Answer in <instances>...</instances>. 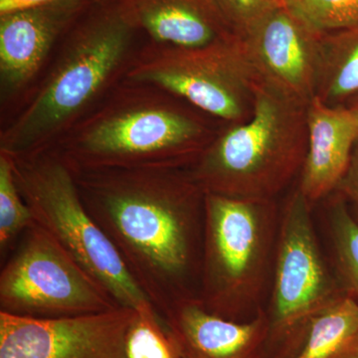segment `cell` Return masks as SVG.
<instances>
[{
    "instance_id": "obj_11",
    "label": "cell",
    "mask_w": 358,
    "mask_h": 358,
    "mask_svg": "<svg viewBox=\"0 0 358 358\" xmlns=\"http://www.w3.org/2000/svg\"><path fill=\"white\" fill-rule=\"evenodd\" d=\"M324 35L277 3L242 40L259 81L308 106L317 94Z\"/></svg>"
},
{
    "instance_id": "obj_24",
    "label": "cell",
    "mask_w": 358,
    "mask_h": 358,
    "mask_svg": "<svg viewBox=\"0 0 358 358\" xmlns=\"http://www.w3.org/2000/svg\"><path fill=\"white\" fill-rule=\"evenodd\" d=\"M58 0H0V15L52 3Z\"/></svg>"
},
{
    "instance_id": "obj_8",
    "label": "cell",
    "mask_w": 358,
    "mask_h": 358,
    "mask_svg": "<svg viewBox=\"0 0 358 358\" xmlns=\"http://www.w3.org/2000/svg\"><path fill=\"white\" fill-rule=\"evenodd\" d=\"M124 80L155 85L227 124L249 119L259 82L236 35L200 47L150 41L134 52Z\"/></svg>"
},
{
    "instance_id": "obj_19",
    "label": "cell",
    "mask_w": 358,
    "mask_h": 358,
    "mask_svg": "<svg viewBox=\"0 0 358 358\" xmlns=\"http://www.w3.org/2000/svg\"><path fill=\"white\" fill-rule=\"evenodd\" d=\"M14 178L13 160L0 152V254L1 262L17 244L28 228L34 224Z\"/></svg>"
},
{
    "instance_id": "obj_22",
    "label": "cell",
    "mask_w": 358,
    "mask_h": 358,
    "mask_svg": "<svg viewBox=\"0 0 358 358\" xmlns=\"http://www.w3.org/2000/svg\"><path fill=\"white\" fill-rule=\"evenodd\" d=\"M233 32L244 38L277 3L275 0H216Z\"/></svg>"
},
{
    "instance_id": "obj_12",
    "label": "cell",
    "mask_w": 358,
    "mask_h": 358,
    "mask_svg": "<svg viewBox=\"0 0 358 358\" xmlns=\"http://www.w3.org/2000/svg\"><path fill=\"white\" fill-rule=\"evenodd\" d=\"M93 4L92 0H58L0 15L2 108L25 91L28 94L54 47Z\"/></svg>"
},
{
    "instance_id": "obj_1",
    "label": "cell",
    "mask_w": 358,
    "mask_h": 358,
    "mask_svg": "<svg viewBox=\"0 0 358 358\" xmlns=\"http://www.w3.org/2000/svg\"><path fill=\"white\" fill-rule=\"evenodd\" d=\"M72 169L85 208L159 317L199 300L206 193L188 167Z\"/></svg>"
},
{
    "instance_id": "obj_14",
    "label": "cell",
    "mask_w": 358,
    "mask_h": 358,
    "mask_svg": "<svg viewBox=\"0 0 358 358\" xmlns=\"http://www.w3.org/2000/svg\"><path fill=\"white\" fill-rule=\"evenodd\" d=\"M308 150L298 188L310 206L333 194L358 141V112L315 96L307 108Z\"/></svg>"
},
{
    "instance_id": "obj_26",
    "label": "cell",
    "mask_w": 358,
    "mask_h": 358,
    "mask_svg": "<svg viewBox=\"0 0 358 358\" xmlns=\"http://www.w3.org/2000/svg\"><path fill=\"white\" fill-rule=\"evenodd\" d=\"M348 107L352 108V109L357 110L358 112V96L350 101V102L348 103Z\"/></svg>"
},
{
    "instance_id": "obj_23",
    "label": "cell",
    "mask_w": 358,
    "mask_h": 358,
    "mask_svg": "<svg viewBox=\"0 0 358 358\" xmlns=\"http://www.w3.org/2000/svg\"><path fill=\"white\" fill-rule=\"evenodd\" d=\"M334 193L345 200L358 222V141L353 148L348 169Z\"/></svg>"
},
{
    "instance_id": "obj_16",
    "label": "cell",
    "mask_w": 358,
    "mask_h": 358,
    "mask_svg": "<svg viewBox=\"0 0 358 358\" xmlns=\"http://www.w3.org/2000/svg\"><path fill=\"white\" fill-rule=\"evenodd\" d=\"M315 96L331 107L358 96V24L322 37Z\"/></svg>"
},
{
    "instance_id": "obj_7",
    "label": "cell",
    "mask_w": 358,
    "mask_h": 358,
    "mask_svg": "<svg viewBox=\"0 0 358 358\" xmlns=\"http://www.w3.org/2000/svg\"><path fill=\"white\" fill-rule=\"evenodd\" d=\"M313 208L298 187L281 209L267 303L265 358H296L313 320L348 294L315 230Z\"/></svg>"
},
{
    "instance_id": "obj_27",
    "label": "cell",
    "mask_w": 358,
    "mask_h": 358,
    "mask_svg": "<svg viewBox=\"0 0 358 358\" xmlns=\"http://www.w3.org/2000/svg\"><path fill=\"white\" fill-rule=\"evenodd\" d=\"M92 1H93L94 3H96V4H103V3H108V2L113 1V0H92Z\"/></svg>"
},
{
    "instance_id": "obj_5",
    "label": "cell",
    "mask_w": 358,
    "mask_h": 358,
    "mask_svg": "<svg viewBox=\"0 0 358 358\" xmlns=\"http://www.w3.org/2000/svg\"><path fill=\"white\" fill-rule=\"evenodd\" d=\"M280 218L275 200L206 193L199 301L207 312L244 322L264 310Z\"/></svg>"
},
{
    "instance_id": "obj_15",
    "label": "cell",
    "mask_w": 358,
    "mask_h": 358,
    "mask_svg": "<svg viewBox=\"0 0 358 358\" xmlns=\"http://www.w3.org/2000/svg\"><path fill=\"white\" fill-rule=\"evenodd\" d=\"M121 1L138 30L155 43L200 47L236 35L216 0Z\"/></svg>"
},
{
    "instance_id": "obj_20",
    "label": "cell",
    "mask_w": 358,
    "mask_h": 358,
    "mask_svg": "<svg viewBox=\"0 0 358 358\" xmlns=\"http://www.w3.org/2000/svg\"><path fill=\"white\" fill-rule=\"evenodd\" d=\"M128 358H182L152 306L136 310L126 336Z\"/></svg>"
},
{
    "instance_id": "obj_4",
    "label": "cell",
    "mask_w": 358,
    "mask_h": 358,
    "mask_svg": "<svg viewBox=\"0 0 358 358\" xmlns=\"http://www.w3.org/2000/svg\"><path fill=\"white\" fill-rule=\"evenodd\" d=\"M307 108L259 81L249 119L218 131L188 167L193 178L205 193L275 200L305 164Z\"/></svg>"
},
{
    "instance_id": "obj_17",
    "label": "cell",
    "mask_w": 358,
    "mask_h": 358,
    "mask_svg": "<svg viewBox=\"0 0 358 358\" xmlns=\"http://www.w3.org/2000/svg\"><path fill=\"white\" fill-rule=\"evenodd\" d=\"M327 254L341 286L358 301V222L336 193L324 199Z\"/></svg>"
},
{
    "instance_id": "obj_9",
    "label": "cell",
    "mask_w": 358,
    "mask_h": 358,
    "mask_svg": "<svg viewBox=\"0 0 358 358\" xmlns=\"http://www.w3.org/2000/svg\"><path fill=\"white\" fill-rule=\"evenodd\" d=\"M121 306L37 224L23 233L2 262L0 312L62 319Z\"/></svg>"
},
{
    "instance_id": "obj_3",
    "label": "cell",
    "mask_w": 358,
    "mask_h": 358,
    "mask_svg": "<svg viewBox=\"0 0 358 358\" xmlns=\"http://www.w3.org/2000/svg\"><path fill=\"white\" fill-rule=\"evenodd\" d=\"M155 85L122 80L55 148L72 169L192 166L218 131Z\"/></svg>"
},
{
    "instance_id": "obj_2",
    "label": "cell",
    "mask_w": 358,
    "mask_h": 358,
    "mask_svg": "<svg viewBox=\"0 0 358 358\" xmlns=\"http://www.w3.org/2000/svg\"><path fill=\"white\" fill-rule=\"evenodd\" d=\"M138 30L121 0L90 7L60 42L43 79L0 131V152L22 157L55 148L124 79Z\"/></svg>"
},
{
    "instance_id": "obj_13",
    "label": "cell",
    "mask_w": 358,
    "mask_h": 358,
    "mask_svg": "<svg viewBox=\"0 0 358 358\" xmlns=\"http://www.w3.org/2000/svg\"><path fill=\"white\" fill-rule=\"evenodd\" d=\"M160 319L182 358H265L268 320L264 310L249 322H233L207 312L199 300H187Z\"/></svg>"
},
{
    "instance_id": "obj_18",
    "label": "cell",
    "mask_w": 358,
    "mask_h": 358,
    "mask_svg": "<svg viewBox=\"0 0 358 358\" xmlns=\"http://www.w3.org/2000/svg\"><path fill=\"white\" fill-rule=\"evenodd\" d=\"M357 334L358 301L345 294L313 320L296 358H333Z\"/></svg>"
},
{
    "instance_id": "obj_6",
    "label": "cell",
    "mask_w": 358,
    "mask_h": 358,
    "mask_svg": "<svg viewBox=\"0 0 358 358\" xmlns=\"http://www.w3.org/2000/svg\"><path fill=\"white\" fill-rule=\"evenodd\" d=\"M10 157L16 185L35 224L117 305L134 310L152 306L129 275L109 238L85 208L73 169L63 155L50 148Z\"/></svg>"
},
{
    "instance_id": "obj_25",
    "label": "cell",
    "mask_w": 358,
    "mask_h": 358,
    "mask_svg": "<svg viewBox=\"0 0 358 358\" xmlns=\"http://www.w3.org/2000/svg\"><path fill=\"white\" fill-rule=\"evenodd\" d=\"M333 358H358V334L350 339Z\"/></svg>"
},
{
    "instance_id": "obj_28",
    "label": "cell",
    "mask_w": 358,
    "mask_h": 358,
    "mask_svg": "<svg viewBox=\"0 0 358 358\" xmlns=\"http://www.w3.org/2000/svg\"><path fill=\"white\" fill-rule=\"evenodd\" d=\"M275 1L280 2V3H282L284 0H275Z\"/></svg>"
},
{
    "instance_id": "obj_21",
    "label": "cell",
    "mask_w": 358,
    "mask_h": 358,
    "mask_svg": "<svg viewBox=\"0 0 358 358\" xmlns=\"http://www.w3.org/2000/svg\"><path fill=\"white\" fill-rule=\"evenodd\" d=\"M282 3L322 34L358 24V0H284Z\"/></svg>"
},
{
    "instance_id": "obj_10",
    "label": "cell",
    "mask_w": 358,
    "mask_h": 358,
    "mask_svg": "<svg viewBox=\"0 0 358 358\" xmlns=\"http://www.w3.org/2000/svg\"><path fill=\"white\" fill-rule=\"evenodd\" d=\"M136 310L34 319L0 312V358H128L126 336Z\"/></svg>"
}]
</instances>
